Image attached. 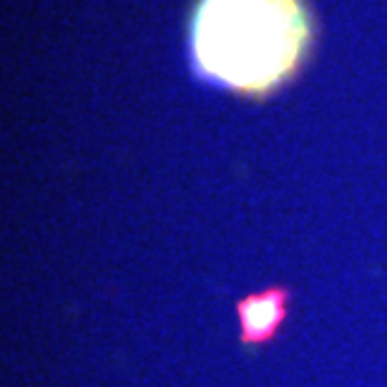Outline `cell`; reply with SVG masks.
I'll use <instances>...</instances> for the list:
<instances>
[{
    "instance_id": "obj_1",
    "label": "cell",
    "mask_w": 387,
    "mask_h": 387,
    "mask_svg": "<svg viewBox=\"0 0 387 387\" xmlns=\"http://www.w3.org/2000/svg\"><path fill=\"white\" fill-rule=\"evenodd\" d=\"M191 43L209 78L242 93H264L302 61L310 21L299 0H201Z\"/></svg>"
},
{
    "instance_id": "obj_2",
    "label": "cell",
    "mask_w": 387,
    "mask_h": 387,
    "mask_svg": "<svg viewBox=\"0 0 387 387\" xmlns=\"http://www.w3.org/2000/svg\"><path fill=\"white\" fill-rule=\"evenodd\" d=\"M287 290L272 287V290L247 297L239 302V322H242V342L244 345H262L274 337L276 327L282 325L287 314Z\"/></svg>"
}]
</instances>
